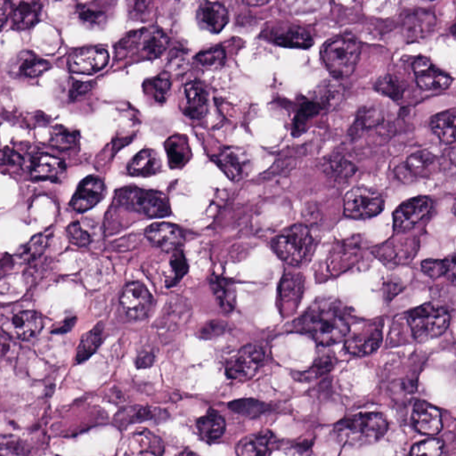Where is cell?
Instances as JSON below:
<instances>
[{"instance_id": "obj_3", "label": "cell", "mask_w": 456, "mask_h": 456, "mask_svg": "<svg viewBox=\"0 0 456 456\" xmlns=\"http://www.w3.org/2000/svg\"><path fill=\"white\" fill-rule=\"evenodd\" d=\"M362 45L350 36H337L329 39L321 49V57L334 78L351 76L360 59Z\"/></svg>"}, {"instance_id": "obj_29", "label": "cell", "mask_w": 456, "mask_h": 456, "mask_svg": "<svg viewBox=\"0 0 456 456\" xmlns=\"http://www.w3.org/2000/svg\"><path fill=\"white\" fill-rule=\"evenodd\" d=\"M197 429L205 441L213 442L221 438L226 431V421L221 413L209 410V412L197 420Z\"/></svg>"}, {"instance_id": "obj_21", "label": "cell", "mask_w": 456, "mask_h": 456, "mask_svg": "<svg viewBox=\"0 0 456 456\" xmlns=\"http://www.w3.org/2000/svg\"><path fill=\"white\" fill-rule=\"evenodd\" d=\"M186 106L183 113L193 120L202 119L209 111V94L201 81H192L185 87Z\"/></svg>"}, {"instance_id": "obj_52", "label": "cell", "mask_w": 456, "mask_h": 456, "mask_svg": "<svg viewBox=\"0 0 456 456\" xmlns=\"http://www.w3.org/2000/svg\"><path fill=\"white\" fill-rule=\"evenodd\" d=\"M330 168L331 172L343 179L350 178L357 172V167L352 163L344 158L331 160Z\"/></svg>"}, {"instance_id": "obj_7", "label": "cell", "mask_w": 456, "mask_h": 456, "mask_svg": "<svg viewBox=\"0 0 456 456\" xmlns=\"http://www.w3.org/2000/svg\"><path fill=\"white\" fill-rule=\"evenodd\" d=\"M385 207V197L378 190L368 186H355L344 198V213L351 219L373 218L380 214Z\"/></svg>"}, {"instance_id": "obj_20", "label": "cell", "mask_w": 456, "mask_h": 456, "mask_svg": "<svg viewBox=\"0 0 456 456\" xmlns=\"http://www.w3.org/2000/svg\"><path fill=\"white\" fill-rule=\"evenodd\" d=\"M382 343V330L378 326H372L349 338L345 343V349L351 355L365 357L375 352Z\"/></svg>"}, {"instance_id": "obj_33", "label": "cell", "mask_w": 456, "mask_h": 456, "mask_svg": "<svg viewBox=\"0 0 456 456\" xmlns=\"http://www.w3.org/2000/svg\"><path fill=\"white\" fill-rule=\"evenodd\" d=\"M383 120L382 108L377 106H363L357 114V119L351 127V136L359 134L363 130L379 125Z\"/></svg>"}, {"instance_id": "obj_23", "label": "cell", "mask_w": 456, "mask_h": 456, "mask_svg": "<svg viewBox=\"0 0 456 456\" xmlns=\"http://www.w3.org/2000/svg\"><path fill=\"white\" fill-rule=\"evenodd\" d=\"M51 68V64L32 51H22L9 65L14 76L34 78L41 76Z\"/></svg>"}, {"instance_id": "obj_60", "label": "cell", "mask_w": 456, "mask_h": 456, "mask_svg": "<svg viewBox=\"0 0 456 456\" xmlns=\"http://www.w3.org/2000/svg\"><path fill=\"white\" fill-rule=\"evenodd\" d=\"M246 3H247L248 5H251V6H263L268 4V3L269 2L268 1H260V2L248 1Z\"/></svg>"}, {"instance_id": "obj_28", "label": "cell", "mask_w": 456, "mask_h": 456, "mask_svg": "<svg viewBox=\"0 0 456 456\" xmlns=\"http://www.w3.org/2000/svg\"><path fill=\"white\" fill-rule=\"evenodd\" d=\"M41 3L22 1L16 3L12 10V27L20 31L31 29L37 24L41 15Z\"/></svg>"}, {"instance_id": "obj_34", "label": "cell", "mask_w": 456, "mask_h": 456, "mask_svg": "<svg viewBox=\"0 0 456 456\" xmlns=\"http://www.w3.org/2000/svg\"><path fill=\"white\" fill-rule=\"evenodd\" d=\"M423 273L432 279L445 275L449 281L455 284V255L452 254L450 257L445 260H426L422 263Z\"/></svg>"}, {"instance_id": "obj_49", "label": "cell", "mask_w": 456, "mask_h": 456, "mask_svg": "<svg viewBox=\"0 0 456 456\" xmlns=\"http://www.w3.org/2000/svg\"><path fill=\"white\" fill-rule=\"evenodd\" d=\"M334 366V361L331 357H322L318 359L306 372L298 373V380H310L319 378V377L329 373Z\"/></svg>"}, {"instance_id": "obj_46", "label": "cell", "mask_w": 456, "mask_h": 456, "mask_svg": "<svg viewBox=\"0 0 456 456\" xmlns=\"http://www.w3.org/2000/svg\"><path fill=\"white\" fill-rule=\"evenodd\" d=\"M170 265L173 271V277L169 282V286H173L179 283L180 280L185 277L188 272V263L185 257L182 249L172 252L170 258Z\"/></svg>"}, {"instance_id": "obj_43", "label": "cell", "mask_w": 456, "mask_h": 456, "mask_svg": "<svg viewBox=\"0 0 456 456\" xmlns=\"http://www.w3.org/2000/svg\"><path fill=\"white\" fill-rule=\"evenodd\" d=\"M28 448L14 435H0V456H27Z\"/></svg>"}, {"instance_id": "obj_19", "label": "cell", "mask_w": 456, "mask_h": 456, "mask_svg": "<svg viewBox=\"0 0 456 456\" xmlns=\"http://www.w3.org/2000/svg\"><path fill=\"white\" fill-rule=\"evenodd\" d=\"M412 421L415 428L424 435H437L442 429L441 413L427 402L417 401L413 408Z\"/></svg>"}, {"instance_id": "obj_47", "label": "cell", "mask_w": 456, "mask_h": 456, "mask_svg": "<svg viewBox=\"0 0 456 456\" xmlns=\"http://www.w3.org/2000/svg\"><path fill=\"white\" fill-rule=\"evenodd\" d=\"M67 235L69 241L78 247H85L92 242L90 233L83 228L80 221L71 222L67 226Z\"/></svg>"}, {"instance_id": "obj_10", "label": "cell", "mask_w": 456, "mask_h": 456, "mask_svg": "<svg viewBox=\"0 0 456 456\" xmlns=\"http://www.w3.org/2000/svg\"><path fill=\"white\" fill-rule=\"evenodd\" d=\"M120 307L130 319L142 320L149 316L153 306L152 294L140 282L127 284L121 293Z\"/></svg>"}, {"instance_id": "obj_55", "label": "cell", "mask_w": 456, "mask_h": 456, "mask_svg": "<svg viewBox=\"0 0 456 456\" xmlns=\"http://www.w3.org/2000/svg\"><path fill=\"white\" fill-rule=\"evenodd\" d=\"M92 88V84L90 82H82L74 81L72 82L70 93L69 96L71 100H76L78 97L83 96V95L87 94L88 92H90Z\"/></svg>"}, {"instance_id": "obj_24", "label": "cell", "mask_w": 456, "mask_h": 456, "mask_svg": "<svg viewBox=\"0 0 456 456\" xmlns=\"http://www.w3.org/2000/svg\"><path fill=\"white\" fill-rule=\"evenodd\" d=\"M131 41L139 44L141 50L146 54V57L157 58L165 52L169 45V38L162 29L158 28H147L132 36Z\"/></svg>"}, {"instance_id": "obj_32", "label": "cell", "mask_w": 456, "mask_h": 456, "mask_svg": "<svg viewBox=\"0 0 456 456\" xmlns=\"http://www.w3.org/2000/svg\"><path fill=\"white\" fill-rule=\"evenodd\" d=\"M154 409L149 406H134L121 408L114 416L117 427L126 428L134 423L149 421L156 417Z\"/></svg>"}, {"instance_id": "obj_15", "label": "cell", "mask_w": 456, "mask_h": 456, "mask_svg": "<svg viewBox=\"0 0 456 456\" xmlns=\"http://www.w3.org/2000/svg\"><path fill=\"white\" fill-rule=\"evenodd\" d=\"M106 195V186L103 180L97 177H88L78 185L70 205L74 211L85 212L99 203Z\"/></svg>"}, {"instance_id": "obj_2", "label": "cell", "mask_w": 456, "mask_h": 456, "mask_svg": "<svg viewBox=\"0 0 456 456\" xmlns=\"http://www.w3.org/2000/svg\"><path fill=\"white\" fill-rule=\"evenodd\" d=\"M388 429L389 422L382 413H362L340 420L333 432L341 444L360 448L380 441Z\"/></svg>"}, {"instance_id": "obj_50", "label": "cell", "mask_w": 456, "mask_h": 456, "mask_svg": "<svg viewBox=\"0 0 456 456\" xmlns=\"http://www.w3.org/2000/svg\"><path fill=\"white\" fill-rule=\"evenodd\" d=\"M77 142V134L62 126H55L51 130L50 144L60 148H70Z\"/></svg>"}, {"instance_id": "obj_37", "label": "cell", "mask_w": 456, "mask_h": 456, "mask_svg": "<svg viewBox=\"0 0 456 456\" xmlns=\"http://www.w3.org/2000/svg\"><path fill=\"white\" fill-rule=\"evenodd\" d=\"M166 151L172 168H180L188 162L189 147L188 144L182 142V140L178 137H174L167 141Z\"/></svg>"}, {"instance_id": "obj_18", "label": "cell", "mask_w": 456, "mask_h": 456, "mask_svg": "<svg viewBox=\"0 0 456 456\" xmlns=\"http://www.w3.org/2000/svg\"><path fill=\"white\" fill-rule=\"evenodd\" d=\"M277 437L269 431L247 436L236 447L237 456H271L277 448Z\"/></svg>"}, {"instance_id": "obj_31", "label": "cell", "mask_w": 456, "mask_h": 456, "mask_svg": "<svg viewBox=\"0 0 456 456\" xmlns=\"http://www.w3.org/2000/svg\"><path fill=\"white\" fill-rule=\"evenodd\" d=\"M103 333L104 326L99 323L93 329L83 334L76 351V364L84 363L97 352L98 347L103 343Z\"/></svg>"}, {"instance_id": "obj_51", "label": "cell", "mask_w": 456, "mask_h": 456, "mask_svg": "<svg viewBox=\"0 0 456 456\" xmlns=\"http://www.w3.org/2000/svg\"><path fill=\"white\" fill-rule=\"evenodd\" d=\"M48 240V236L44 234L35 235L27 245H25L22 254L29 258H37L47 248Z\"/></svg>"}, {"instance_id": "obj_14", "label": "cell", "mask_w": 456, "mask_h": 456, "mask_svg": "<svg viewBox=\"0 0 456 456\" xmlns=\"http://www.w3.org/2000/svg\"><path fill=\"white\" fill-rule=\"evenodd\" d=\"M268 38L275 44L289 48L307 49L314 43L310 32L290 22H280L273 26L269 31Z\"/></svg>"}, {"instance_id": "obj_6", "label": "cell", "mask_w": 456, "mask_h": 456, "mask_svg": "<svg viewBox=\"0 0 456 456\" xmlns=\"http://www.w3.org/2000/svg\"><path fill=\"white\" fill-rule=\"evenodd\" d=\"M313 236L307 226L297 224L285 229L275 238L277 254L291 265H300L306 260L313 244Z\"/></svg>"}, {"instance_id": "obj_42", "label": "cell", "mask_w": 456, "mask_h": 456, "mask_svg": "<svg viewBox=\"0 0 456 456\" xmlns=\"http://www.w3.org/2000/svg\"><path fill=\"white\" fill-rule=\"evenodd\" d=\"M78 19L90 28H102L106 22V13L91 6H78Z\"/></svg>"}, {"instance_id": "obj_57", "label": "cell", "mask_w": 456, "mask_h": 456, "mask_svg": "<svg viewBox=\"0 0 456 456\" xmlns=\"http://www.w3.org/2000/svg\"><path fill=\"white\" fill-rule=\"evenodd\" d=\"M77 322L76 317H72L67 318L63 322L59 324V326L54 328L52 330V333L55 334H64L67 333L69 331L72 330V328L74 327L75 324Z\"/></svg>"}, {"instance_id": "obj_30", "label": "cell", "mask_w": 456, "mask_h": 456, "mask_svg": "<svg viewBox=\"0 0 456 456\" xmlns=\"http://www.w3.org/2000/svg\"><path fill=\"white\" fill-rule=\"evenodd\" d=\"M455 108L436 114L431 120V127L436 136L445 144L455 141Z\"/></svg>"}, {"instance_id": "obj_56", "label": "cell", "mask_w": 456, "mask_h": 456, "mask_svg": "<svg viewBox=\"0 0 456 456\" xmlns=\"http://www.w3.org/2000/svg\"><path fill=\"white\" fill-rule=\"evenodd\" d=\"M154 354L153 352H149V351H144L141 352L139 356H137L136 359V366L137 368L144 369L149 368L152 366L154 363Z\"/></svg>"}, {"instance_id": "obj_1", "label": "cell", "mask_w": 456, "mask_h": 456, "mask_svg": "<svg viewBox=\"0 0 456 456\" xmlns=\"http://www.w3.org/2000/svg\"><path fill=\"white\" fill-rule=\"evenodd\" d=\"M293 328L320 345L330 346L340 343L350 333L349 315L336 301L321 300L295 321Z\"/></svg>"}, {"instance_id": "obj_53", "label": "cell", "mask_w": 456, "mask_h": 456, "mask_svg": "<svg viewBox=\"0 0 456 456\" xmlns=\"http://www.w3.org/2000/svg\"><path fill=\"white\" fill-rule=\"evenodd\" d=\"M226 326H228V324H226L224 321H209V322L206 323L205 326H203L201 329H200V337L203 338V339L208 340L212 339V338L221 336V334L225 333Z\"/></svg>"}, {"instance_id": "obj_17", "label": "cell", "mask_w": 456, "mask_h": 456, "mask_svg": "<svg viewBox=\"0 0 456 456\" xmlns=\"http://www.w3.org/2000/svg\"><path fill=\"white\" fill-rule=\"evenodd\" d=\"M214 160L228 178L232 181H238L247 176L250 170L251 160L242 149L228 147L223 150Z\"/></svg>"}, {"instance_id": "obj_22", "label": "cell", "mask_w": 456, "mask_h": 456, "mask_svg": "<svg viewBox=\"0 0 456 456\" xmlns=\"http://www.w3.org/2000/svg\"><path fill=\"white\" fill-rule=\"evenodd\" d=\"M196 18L201 27L212 34H219L229 21L228 9L219 2L202 3L197 10Z\"/></svg>"}, {"instance_id": "obj_27", "label": "cell", "mask_w": 456, "mask_h": 456, "mask_svg": "<svg viewBox=\"0 0 456 456\" xmlns=\"http://www.w3.org/2000/svg\"><path fill=\"white\" fill-rule=\"evenodd\" d=\"M213 294L225 312H232L236 304V288L232 279L212 275L209 279Z\"/></svg>"}, {"instance_id": "obj_12", "label": "cell", "mask_w": 456, "mask_h": 456, "mask_svg": "<svg viewBox=\"0 0 456 456\" xmlns=\"http://www.w3.org/2000/svg\"><path fill=\"white\" fill-rule=\"evenodd\" d=\"M106 49L90 47L78 49L68 59V68L74 74H94L103 70L109 63Z\"/></svg>"}, {"instance_id": "obj_16", "label": "cell", "mask_w": 456, "mask_h": 456, "mask_svg": "<svg viewBox=\"0 0 456 456\" xmlns=\"http://www.w3.org/2000/svg\"><path fill=\"white\" fill-rule=\"evenodd\" d=\"M146 238L156 247L167 252L181 249L185 242V235L178 226L170 223H154L146 230Z\"/></svg>"}, {"instance_id": "obj_36", "label": "cell", "mask_w": 456, "mask_h": 456, "mask_svg": "<svg viewBox=\"0 0 456 456\" xmlns=\"http://www.w3.org/2000/svg\"><path fill=\"white\" fill-rule=\"evenodd\" d=\"M231 411L247 418H257L269 409V406L254 399H236L228 403Z\"/></svg>"}, {"instance_id": "obj_59", "label": "cell", "mask_w": 456, "mask_h": 456, "mask_svg": "<svg viewBox=\"0 0 456 456\" xmlns=\"http://www.w3.org/2000/svg\"><path fill=\"white\" fill-rule=\"evenodd\" d=\"M179 456H199V455H196L195 452L190 450V449H186V450H184L183 452H180Z\"/></svg>"}, {"instance_id": "obj_44", "label": "cell", "mask_w": 456, "mask_h": 456, "mask_svg": "<svg viewBox=\"0 0 456 456\" xmlns=\"http://www.w3.org/2000/svg\"><path fill=\"white\" fill-rule=\"evenodd\" d=\"M146 88L153 94L154 100L160 104L165 103L169 97L172 81L168 76L160 75V76L146 81Z\"/></svg>"}, {"instance_id": "obj_54", "label": "cell", "mask_w": 456, "mask_h": 456, "mask_svg": "<svg viewBox=\"0 0 456 456\" xmlns=\"http://www.w3.org/2000/svg\"><path fill=\"white\" fill-rule=\"evenodd\" d=\"M24 159L16 151L10 148L0 150V165H21Z\"/></svg>"}, {"instance_id": "obj_48", "label": "cell", "mask_w": 456, "mask_h": 456, "mask_svg": "<svg viewBox=\"0 0 456 456\" xmlns=\"http://www.w3.org/2000/svg\"><path fill=\"white\" fill-rule=\"evenodd\" d=\"M443 445L441 439H427L413 445L409 456H442Z\"/></svg>"}, {"instance_id": "obj_8", "label": "cell", "mask_w": 456, "mask_h": 456, "mask_svg": "<svg viewBox=\"0 0 456 456\" xmlns=\"http://www.w3.org/2000/svg\"><path fill=\"white\" fill-rule=\"evenodd\" d=\"M0 326L12 339L29 340L43 329L44 318L37 311H20L11 317H3Z\"/></svg>"}, {"instance_id": "obj_38", "label": "cell", "mask_w": 456, "mask_h": 456, "mask_svg": "<svg viewBox=\"0 0 456 456\" xmlns=\"http://www.w3.org/2000/svg\"><path fill=\"white\" fill-rule=\"evenodd\" d=\"M436 18L429 12L420 11L418 14H413L408 20V32H411L413 37H422L423 35L429 34V32L434 27Z\"/></svg>"}, {"instance_id": "obj_35", "label": "cell", "mask_w": 456, "mask_h": 456, "mask_svg": "<svg viewBox=\"0 0 456 456\" xmlns=\"http://www.w3.org/2000/svg\"><path fill=\"white\" fill-rule=\"evenodd\" d=\"M304 289V278L301 274H287L284 275L280 285V298L284 303L297 304Z\"/></svg>"}, {"instance_id": "obj_11", "label": "cell", "mask_w": 456, "mask_h": 456, "mask_svg": "<svg viewBox=\"0 0 456 456\" xmlns=\"http://www.w3.org/2000/svg\"><path fill=\"white\" fill-rule=\"evenodd\" d=\"M433 202L429 197L417 196L400 205L393 213L394 229L406 232L418 224L431 211Z\"/></svg>"}, {"instance_id": "obj_39", "label": "cell", "mask_w": 456, "mask_h": 456, "mask_svg": "<svg viewBox=\"0 0 456 456\" xmlns=\"http://www.w3.org/2000/svg\"><path fill=\"white\" fill-rule=\"evenodd\" d=\"M436 156L427 150L419 151L411 154L406 160V166L413 178L420 174L427 172L435 163Z\"/></svg>"}, {"instance_id": "obj_4", "label": "cell", "mask_w": 456, "mask_h": 456, "mask_svg": "<svg viewBox=\"0 0 456 456\" xmlns=\"http://www.w3.org/2000/svg\"><path fill=\"white\" fill-rule=\"evenodd\" d=\"M406 317L413 336L419 343L442 336L450 323V314L447 308L433 303L413 308Z\"/></svg>"}, {"instance_id": "obj_13", "label": "cell", "mask_w": 456, "mask_h": 456, "mask_svg": "<svg viewBox=\"0 0 456 456\" xmlns=\"http://www.w3.org/2000/svg\"><path fill=\"white\" fill-rule=\"evenodd\" d=\"M413 70L418 86L423 90H445L454 81L450 75L434 67L431 59L426 57L416 58Z\"/></svg>"}, {"instance_id": "obj_26", "label": "cell", "mask_w": 456, "mask_h": 456, "mask_svg": "<svg viewBox=\"0 0 456 456\" xmlns=\"http://www.w3.org/2000/svg\"><path fill=\"white\" fill-rule=\"evenodd\" d=\"M162 169V160L158 153L152 149L141 151L134 157L127 166V172L134 177H151L159 173Z\"/></svg>"}, {"instance_id": "obj_41", "label": "cell", "mask_w": 456, "mask_h": 456, "mask_svg": "<svg viewBox=\"0 0 456 456\" xmlns=\"http://www.w3.org/2000/svg\"><path fill=\"white\" fill-rule=\"evenodd\" d=\"M375 88L380 94L394 101L401 99L403 91H405V88L398 78L392 76V75H385V76L380 78L376 82Z\"/></svg>"}, {"instance_id": "obj_40", "label": "cell", "mask_w": 456, "mask_h": 456, "mask_svg": "<svg viewBox=\"0 0 456 456\" xmlns=\"http://www.w3.org/2000/svg\"><path fill=\"white\" fill-rule=\"evenodd\" d=\"M195 60L201 67L211 70H216L223 67L226 63V52L221 46L200 52Z\"/></svg>"}, {"instance_id": "obj_58", "label": "cell", "mask_w": 456, "mask_h": 456, "mask_svg": "<svg viewBox=\"0 0 456 456\" xmlns=\"http://www.w3.org/2000/svg\"><path fill=\"white\" fill-rule=\"evenodd\" d=\"M8 3L0 1V29L5 25L6 18H8Z\"/></svg>"}, {"instance_id": "obj_5", "label": "cell", "mask_w": 456, "mask_h": 456, "mask_svg": "<svg viewBox=\"0 0 456 456\" xmlns=\"http://www.w3.org/2000/svg\"><path fill=\"white\" fill-rule=\"evenodd\" d=\"M117 202L124 208L149 218L170 215V206L163 193L129 186L117 192Z\"/></svg>"}, {"instance_id": "obj_45", "label": "cell", "mask_w": 456, "mask_h": 456, "mask_svg": "<svg viewBox=\"0 0 456 456\" xmlns=\"http://www.w3.org/2000/svg\"><path fill=\"white\" fill-rule=\"evenodd\" d=\"M323 106L318 102H306L300 106L298 116L294 120V133H300L311 118L319 113Z\"/></svg>"}, {"instance_id": "obj_25", "label": "cell", "mask_w": 456, "mask_h": 456, "mask_svg": "<svg viewBox=\"0 0 456 456\" xmlns=\"http://www.w3.org/2000/svg\"><path fill=\"white\" fill-rule=\"evenodd\" d=\"M65 172V163L57 157L49 154H39L32 160L31 172L37 179H55Z\"/></svg>"}, {"instance_id": "obj_9", "label": "cell", "mask_w": 456, "mask_h": 456, "mask_svg": "<svg viewBox=\"0 0 456 456\" xmlns=\"http://www.w3.org/2000/svg\"><path fill=\"white\" fill-rule=\"evenodd\" d=\"M264 359L263 349L254 344H249L242 347L236 356L226 364V376L233 380L251 379L261 368Z\"/></svg>"}]
</instances>
